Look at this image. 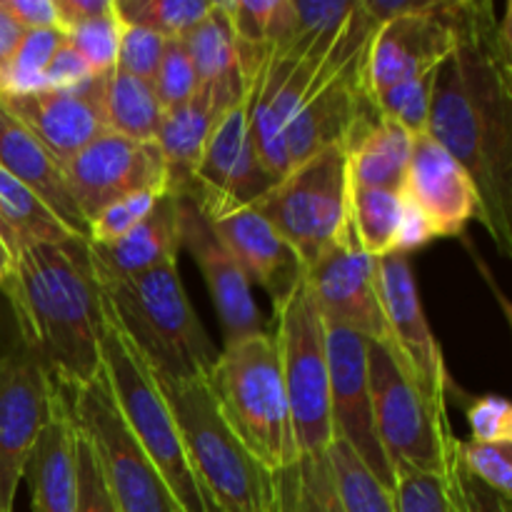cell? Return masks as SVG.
<instances>
[{"instance_id": "cell-9", "label": "cell", "mask_w": 512, "mask_h": 512, "mask_svg": "<svg viewBox=\"0 0 512 512\" xmlns=\"http://www.w3.org/2000/svg\"><path fill=\"white\" fill-rule=\"evenodd\" d=\"M275 345H278L280 375L293 420L295 445L300 455L328 453L333 443L330 423V370L325 323L310 293L305 270L283 300L275 303Z\"/></svg>"}, {"instance_id": "cell-29", "label": "cell", "mask_w": 512, "mask_h": 512, "mask_svg": "<svg viewBox=\"0 0 512 512\" xmlns=\"http://www.w3.org/2000/svg\"><path fill=\"white\" fill-rule=\"evenodd\" d=\"M273 512H345L335 490L328 455H300L273 473Z\"/></svg>"}, {"instance_id": "cell-52", "label": "cell", "mask_w": 512, "mask_h": 512, "mask_svg": "<svg viewBox=\"0 0 512 512\" xmlns=\"http://www.w3.org/2000/svg\"><path fill=\"white\" fill-rule=\"evenodd\" d=\"M0 238H3V243L8 245V250H10V255H13L15 258V253H18V248H15V243H13V238H10V233H8V228H5V223H3V215H0Z\"/></svg>"}, {"instance_id": "cell-51", "label": "cell", "mask_w": 512, "mask_h": 512, "mask_svg": "<svg viewBox=\"0 0 512 512\" xmlns=\"http://www.w3.org/2000/svg\"><path fill=\"white\" fill-rule=\"evenodd\" d=\"M10 270H13V255H10L8 245H5L3 238H0V285H3V280L8 278Z\"/></svg>"}, {"instance_id": "cell-2", "label": "cell", "mask_w": 512, "mask_h": 512, "mask_svg": "<svg viewBox=\"0 0 512 512\" xmlns=\"http://www.w3.org/2000/svg\"><path fill=\"white\" fill-rule=\"evenodd\" d=\"M0 288L13 308L18 340L53 388L70 395L100 373L103 295L88 240L25 245Z\"/></svg>"}, {"instance_id": "cell-47", "label": "cell", "mask_w": 512, "mask_h": 512, "mask_svg": "<svg viewBox=\"0 0 512 512\" xmlns=\"http://www.w3.org/2000/svg\"><path fill=\"white\" fill-rule=\"evenodd\" d=\"M433 238H435V233H433V228H430L428 218L423 215V210H420L415 203H410V200L403 195V215H400L395 253L408 255V253H413V250L428 245Z\"/></svg>"}, {"instance_id": "cell-46", "label": "cell", "mask_w": 512, "mask_h": 512, "mask_svg": "<svg viewBox=\"0 0 512 512\" xmlns=\"http://www.w3.org/2000/svg\"><path fill=\"white\" fill-rule=\"evenodd\" d=\"M90 75L95 73L88 68V63L68 43H63L58 48V53L53 55V60L48 63V68H45V90L73 88V85L88 80Z\"/></svg>"}, {"instance_id": "cell-12", "label": "cell", "mask_w": 512, "mask_h": 512, "mask_svg": "<svg viewBox=\"0 0 512 512\" xmlns=\"http://www.w3.org/2000/svg\"><path fill=\"white\" fill-rule=\"evenodd\" d=\"M248 113L250 98L245 83L243 98L225 110L215 123L193 170L190 190L183 193L190 195L210 220L233 210L250 208L280 180L260 160L250 135Z\"/></svg>"}, {"instance_id": "cell-6", "label": "cell", "mask_w": 512, "mask_h": 512, "mask_svg": "<svg viewBox=\"0 0 512 512\" xmlns=\"http://www.w3.org/2000/svg\"><path fill=\"white\" fill-rule=\"evenodd\" d=\"M195 480L215 512H273V473L250 455L220 415L208 378L158 380Z\"/></svg>"}, {"instance_id": "cell-44", "label": "cell", "mask_w": 512, "mask_h": 512, "mask_svg": "<svg viewBox=\"0 0 512 512\" xmlns=\"http://www.w3.org/2000/svg\"><path fill=\"white\" fill-rule=\"evenodd\" d=\"M75 465H78V495H75V512H118L108 488L103 483L95 455L83 435L78 433V450H75Z\"/></svg>"}, {"instance_id": "cell-33", "label": "cell", "mask_w": 512, "mask_h": 512, "mask_svg": "<svg viewBox=\"0 0 512 512\" xmlns=\"http://www.w3.org/2000/svg\"><path fill=\"white\" fill-rule=\"evenodd\" d=\"M120 23L180 40L208 15L205 0H113Z\"/></svg>"}, {"instance_id": "cell-48", "label": "cell", "mask_w": 512, "mask_h": 512, "mask_svg": "<svg viewBox=\"0 0 512 512\" xmlns=\"http://www.w3.org/2000/svg\"><path fill=\"white\" fill-rule=\"evenodd\" d=\"M25 30H60L55 0H3Z\"/></svg>"}, {"instance_id": "cell-4", "label": "cell", "mask_w": 512, "mask_h": 512, "mask_svg": "<svg viewBox=\"0 0 512 512\" xmlns=\"http://www.w3.org/2000/svg\"><path fill=\"white\" fill-rule=\"evenodd\" d=\"M460 0H420L413 13L378 25L368 50V90L380 115L410 135L428 128L435 68L458 40Z\"/></svg>"}, {"instance_id": "cell-17", "label": "cell", "mask_w": 512, "mask_h": 512, "mask_svg": "<svg viewBox=\"0 0 512 512\" xmlns=\"http://www.w3.org/2000/svg\"><path fill=\"white\" fill-rule=\"evenodd\" d=\"M330 370V423L333 443H343L363 460L370 473L395 485L393 468L380 448L373 418V395L368 375V340L350 330L325 325Z\"/></svg>"}, {"instance_id": "cell-43", "label": "cell", "mask_w": 512, "mask_h": 512, "mask_svg": "<svg viewBox=\"0 0 512 512\" xmlns=\"http://www.w3.org/2000/svg\"><path fill=\"white\" fill-rule=\"evenodd\" d=\"M475 443H512V408L503 395H483L465 408Z\"/></svg>"}, {"instance_id": "cell-5", "label": "cell", "mask_w": 512, "mask_h": 512, "mask_svg": "<svg viewBox=\"0 0 512 512\" xmlns=\"http://www.w3.org/2000/svg\"><path fill=\"white\" fill-rule=\"evenodd\" d=\"M208 385L225 423L270 473L300 458L273 335L263 330L225 345L210 368Z\"/></svg>"}, {"instance_id": "cell-7", "label": "cell", "mask_w": 512, "mask_h": 512, "mask_svg": "<svg viewBox=\"0 0 512 512\" xmlns=\"http://www.w3.org/2000/svg\"><path fill=\"white\" fill-rule=\"evenodd\" d=\"M100 365H103L110 393H113L125 425L135 435L140 448L145 450L150 463L163 475L180 510L215 512L195 480L178 423H175L173 410L160 390L158 378L145 365L133 343L125 338L105 303L103 323H100Z\"/></svg>"}, {"instance_id": "cell-32", "label": "cell", "mask_w": 512, "mask_h": 512, "mask_svg": "<svg viewBox=\"0 0 512 512\" xmlns=\"http://www.w3.org/2000/svg\"><path fill=\"white\" fill-rule=\"evenodd\" d=\"M330 468L345 512H398L393 488L380 483L368 465L343 443H330Z\"/></svg>"}, {"instance_id": "cell-15", "label": "cell", "mask_w": 512, "mask_h": 512, "mask_svg": "<svg viewBox=\"0 0 512 512\" xmlns=\"http://www.w3.org/2000/svg\"><path fill=\"white\" fill-rule=\"evenodd\" d=\"M378 290L383 305L388 343L398 355V363L420 393L438 408H445L448 370L443 350L430 330L420 303L418 283L408 255L388 253L378 258Z\"/></svg>"}, {"instance_id": "cell-41", "label": "cell", "mask_w": 512, "mask_h": 512, "mask_svg": "<svg viewBox=\"0 0 512 512\" xmlns=\"http://www.w3.org/2000/svg\"><path fill=\"white\" fill-rule=\"evenodd\" d=\"M395 510L398 512H448L443 475L398 465L393 468Z\"/></svg>"}, {"instance_id": "cell-40", "label": "cell", "mask_w": 512, "mask_h": 512, "mask_svg": "<svg viewBox=\"0 0 512 512\" xmlns=\"http://www.w3.org/2000/svg\"><path fill=\"white\" fill-rule=\"evenodd\" d=\"M458 458L470 473L498 493L512 498V443H475L458 440Z\"/></svg>"}, {"instance_id": "cell-10", "label": "cell", "mask_w": 512, "mask_h": 512, "mask_svg": "<svg viewBox=\"0 0 512 512\" xmlns=\"http://www.w3.org/2000/svg\"><path fill=\"white\" fill-rule=\"evenodd\" d=\"M78 433L90 445L118 512H183L145 450L130 433L103 368L68 395Z\"/></svg>"}, {"instance_id": "cell-24", "label": "cell", "mask_w": 512, "mask_h": 512, "mask_svg": "<svg viewBox=\"0 0 512 512\" xmlns=\"http://www.w3.org/2000/svg\"><path fill=\"white\" fill-rule=\"evenodd\" d=\"M215 235L245 273L248 283L260 285L273 298L283 300L303 273L298 255L273 230V225L250 205L210 220Z\"/></svg>"}, {"instance_id": "cell-38", "label": "cell", "mask_w": 512, "mask_h": 512, "mask_svg": "<svg viewBox=\"0 0 512 512\" xmlns=\"http://www.w3.org/2000/svg\"><path fill=\"white\" fill-rule=\"evenodd\" d=\"M153 88L160 105H163V113L188 103L200 90L198 73H195L193 63H190L188 53H185L180 40H168L165 43L163 60H160L158 73H155Z\"/></svg>"}, {"instance_id": "cell-16", "label": "cell", "mask_w": 512, "mask_h": 512, "mask_svg": "<svg viewBox=\"0 0 512 512\" xmlns=\"http://www.w3.org/2000/svg\"><path fill=\"white\" fill-rule=\"evenodd\" d=\"M305 275L325 325L350 330L368 343H388L378 290V258L365 253L355 235L325 250L305 268Z\"/></svg>"}, {"instance_id": "cell-8", "label": "cell", "mask_w": 512, "mask_h": 512, "mask_svg": "<svg viewBox=\"0 0 512 512\" xmlns=\"http://www.w3.org/2000/svg\"><path fill=\"white\" fill-rule=\"evenodd\" d=\"M253 208L290 245L300 265L310 268L325 250L353 235L348 148L333 145L293 165Z\"/></svg>"}, {"instance_id": "cell-25", "label": "cell", "mask_w": 512, "mask_h": 512, "mask_svg": "<svg viewBox=\"0 0 512 512\" xmlns=\"http://www.w3.org/2000/svg\"><path fill=\"white\" fill-rule=\"evenodd\" d=\"M180 248V195L165 190L130 233L108 245L88 243V255L95 280L110 283L178 260Z\"/></svg>"}, {"instance_id": "cell-28", "label": "cell", "mask_w": 512, "mask_h": 512, "mask_svg": "<svg viewBox=\"0 0 512 512\" xmlns=\"http://www.w3.org/2000/svg\"><path fill=\"white\" fill-rule=\"evenodd\" d=\"M200 85L215 83L223 75L240 68V48L235 35L230 0H218L210 5L208 15L190 33L180 38Z\"/></svg>"}, {"instance_id": "cell-3", "label": "cell", "mask_w": 512, "mask_h": 512, "mask_svg": "<svg viewBox=\"0 0 512 512\" xmlns=\"http://www.w3.org/2000/svg\"><path fill=\"white\" fill-rule=\"evenodd\" d=\"M98 285L105 308L155 378L165 383L208 378L218 350L185 295L178 260Z\"/></svg>"}, {"instance_id": "cell-13", "label": "cell", "mask_w": 512, "mask_h": 512, "mask_svg": "<svg viewBox=\"0 0 512 512\" xmlns=\"http://www.w3.org/2000/svg\"><path fill=\"white\" fill-rule=\"evenodd\" d=\"M50 395L53 383L18 338L0 350V512H13Z\"/></svg>"}, {"instance_id": "cell-49", "label": "cell", "mask_w": 512, "mask_h": 512, "mask_svg": "<svg viewBox=\"0 0 512 512\" xmlns=\"http://www.w3.org/2000/svg\"><path fill=\"white\" fill-rule=\"evenodd\" d=\"M55 10H58L60 33H65L73 25L110 13L113 0H55Z\"/></svg>"}, {"instance_id": "cell-31", "label": "cell", "mask_w": 512, "mask_h": 512, "mask_svg": "<svg viewBox=\"0 0 512 512\" xmlns=\"http://www.w3.org/2000/svg\"><path fill=\"white\" fill-rule=\"evenodd\" d=\"M403 195L350 183V228L360 248L373 258L395 253Z\"/></svg>"}, {"instance_id": "cell-23", "label": "cell", "mask_w": 512, "mask_h": 512, "mask_svg": "<svg viewBox=\"0 0 512 512\" xmlns=\"http://www.w3.org/2000/svg\"><path fill=\"white\" fill-rule=\"evenodd\" d=\"M75 450H78V428L70 413V400L63 390L53 388L48 418L25 468L33 512H75V495H78Z\"/></svg>"}, {"instance_id": "cell-42", "label": "cell", "mask_w": 512, "mask_h": 512, "mask_svg": "<svg viewBox=\"0 0 512 512\" xmlns=\"http://www.w3.org/2000/svg\"><path fill=\"white\" fill-rule=\"evenodd\" d=\"M165 43H168V38L153 33V30L123 25L115 68L153 83L155 73L160 68V60H163Z\"/></svg>"}, {"instance_id": "cell-39", "label": "cell", "mask_w": 512, "mask_h": 512, "mask_svg": "<svg viewBox=\"0 0 512 512\" xmlns=\"http://www.w3.org/2000/svg\"><path fill=\"white\" fill-rule=\"evenodd\" d=\"M160 195L163 193L143 190V193H133L128 195V198L105 205V208L88 223V243L108 245L120 240L125 233H130L150 210H153L155 200H158Z\"/></svg>"}, {"instance_id": "cell-30", "label": "cell", "mask_w": 512, "mask_h": 512, "mask_svg": "<svg viewBox=\"0 0 512 512\" xmlns=\"http://www.w3.org/2000/svg\"><path fill=\"white\" fill-rule=\"evenodd\" d=\"M0 215H3L5 228H8L10 238H13L18 250L25 248V245L38 243L83 240L73 230L65 228L38 195H33L25 185L10 178L5 170H0Z\"/></svg>"}, {"instance_id": "cell-1", "label": "cell", "mask_w": 512, "mask_h": 512, "mask_svg": "<svg viewBox=\"0 0 512 512\" xmlns=\"http://www.w3.org/2000/svg\"><path fill=\"white\" fill-rule=\"evenodd\" d=\"M425 133L463 165L478 220L512 255V3L460 0L458 40L435 68Z\"/></svg>"}, {"instance_id": "cell-19", "label": "cell", "mask_w": 512, "mask_h": 512, "mask_svg": "<svg viewBox=\"0 0 512 512\" xmlns=\"http://www.w3.org/2000/svg\"><path fill=\"white\" fill-rule=\"evenodd\" d=\"M180 245L190 250L208 285V293L218 310L225 345L263 333V320H260L248 278L228 253L223 240L215 235L208 215L190 195H180Z\"/></svg>"}, {"instance_id": "cell-21", "label": "cell", "mask_w": 512, "mask_h": 512, "mask_svg": "<svg viewBox=\"0 0 512 512\" xmlns=\"http://www.w3.org/2000/svg\"><path fill=\"white\" fill-rule=\"evenodd\" d=\"M243 95L245 78L238 68L215 80V83L200 85V90L188 103L165 110L155 145H158L165 163H168V190H175L180 195L188 193L190 183H193V170L198 165V158L203 153L205 143H208L210 133H213L215 123Z\"/></svg>"}, {"instance_id": "cell-45", "label": "cell", "mask_w": 512, "mask_h": 512, "mask_svg": "<svg viewBox=\"0 0 512 512\" xmlns=\"http://www.w3.org/2000/svg\"><path fill=\"white\" fill-rule=\"evenodd\" d=\"M358 0H293L295 33H318L343 23Z\"/></svg>"}, {"instance_id": "cell-14", "label": "cell", "mask_w": 512, "mask_h": 512, "mask_svg": "<svg viewBox=\"0 0 512 512\" xmlns=\"http://www.w3.org/2000/svg\"><path fill=\"white\" fill-rule=\"evenodd\" d=\"M70 190L85 220H93L105 205L133 193H165L170 183L168 163L155 143H138L118 133H100L65 163Z\"/></svg>"}, {"instance_id": "cell-18", "label": "cell", "mask_w": 512, "mask_h": 512, "mask_svg": "<svg viewBox=\"0 0 512 512\" xmlns=\"http://www.w3.org/2000/svg\"><path fill=\"white\" fill-rule=\"evenodd\" d=\"M108 73L90 75L73 88L0 95V103L65 165L90 140L108 130L103 113Z\"/></svg>"}, {"instance_id": "cell-50", "label": "cell", "mask_w": 512, "mask_h": 512, "mask_svg": "<svg viewBox=\"0 0 512 512\" xmlns=\"http://www.w3.org/2000/svg\"><path fill=\"white\" fill-rule=\"evenodd\" d=\"M23 35L25 28L10 15V10L5 8V3L0 0V80H3L5 70H8L10 60H13Z\"/></svg>"}, {"instance_id": "cell-20", "label": "cell", "mask_w": 512, "mask_h": 512, "mask_svg": "<svg viewBox=\"0 0 512 512\" xmlns=\"http://www.w3.org/2000/svg\"><path fill=\"white\" fill-rule=\"evenodd\" d=\"M403 195L428 218L435 238H455L478 220V193L463 165L428 133L413 135Z\"/></svg>"}, {"instance_id": "cell-36", "label": "cell", "mask_w": 512, "mask_h": 512, "mask_svg": "<svg viewBox=\"0 0 512 512\" xmlns=\"http://www.w3.org/2000/svg\"><path fill=\"white\" fill-rule=\"evenodd\" d=\"M458 438L450 440L448 460H445L443 488L448 512H512V498L498 493L483 480L475 478L458 458L455 450Z\"/></svg>"}, {"instance_id": "cell-37", "label": "cell", "mask_w": 512, "mask_h": 512, "mask_svg": "<svg viewBox=\"0 0 512 512\" xmlns=\"http://www.w3.org/2000/svg\"><path fill=\"white\" fill-rule=\"evenodd\" d=\"M120 33H123V23H120L115 5L110 13L100 15V18L85 20V23L73 25L65 30V43L88 63V68L95 75L108 73L115 68L120 48Z\"/></svg>"}, {"instance_id": "cell-11", "label": "cell", "mask_w": 512, "mask_h": 512, "mask_svg": "<svg viewBox=\"0 0 512 512\" xmlns=\"http://www.w3.org/2000/svg\"><path fill=\"white\" fill-rule=\"evenodd\" d=\"M368 375L375 433L390 468L408 465L443 475L450 440L455 438L445 408L420 393L390 345L368 343Z\"/></svg>"}, {"instance_id": "cell-35", "label": "cell", "mask_w": 512, "mask_h": 512, "mask_svg": "<svg viewBox=\"0 0 512 512\" xmlns=\"http://www.w3.org/2000/svg\"><path fill=\"white\" fill-rule=\"evenodd\" d=\"M65 43L60 30H25L3 80H0V95H28L45 90V68Z\"/></svg>"}, {"instance_id": "cell-26", "label": "cell", "mask_w": 512, "mask_h": 512, "mask_svg": "<svg viewBox=\"0 0 512 512\" xmlns=\"http://www.w3.org/2000/svg\"><path fill=\"white\" fill-rule=\"evenodd\" d=\"M345 148H348L350 183L360 188L403 193L410 150H413V135L408 130L378 115L370 123L360 125L350 135Z\"/></svg>"}, {"instance_id": "cell-27", "label": "cell", "mask_w": 512, "mask_h": 512, "mask_svg": "<svg viewBox=\"0 0 512 512\" xmlns=\"http://www.w3.org/2000/svg\"><path fill=\"white\" fill-rule=\"evenodd\" d=\"M105 128L138 143H155L160 123H163V105L155 95L153 83L113 68L105 78L103 93Z\"/></svg>"}, {"instance_id": "cell-34", "label": "cell", "mask_w": 512, "mask_h": 512, "mask_svg": "<svg viewBox=\"0 0 512 512\" xmlns=\"http://www.w3.org/2000/svg\"><path fill=\"white\" fill-rule=\"evenodd\" d=\"M230 15L243 45L270 48L295 35L293 0H230Z\"/></svg>"}, {"instance_id": "cell-22", "label": "cell", "mask_w": 512, "mask_h": 512, "mask_svg": "<svg viewBox=\"0 0 512 512\" xmlns=\"http://www.w3.org/2000/svg\"><path fill=\"white\" fill-rule=\"evenodd\" d=\"M0 170L38 195L55 218L88 240V220L80 213L70 190L65 165L0 103Z\"/></svg>"}]
</instances>
